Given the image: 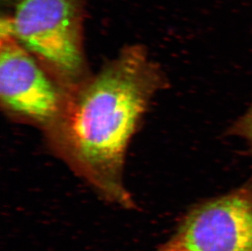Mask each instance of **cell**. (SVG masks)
<instances>
[{
  "instance_id": "cell-2",
  "label": "cell",
  "mask_w": 252,
  "mask_h": 251,
  "mask_svg": "<svg viewBox=\"0 0 252 251\" xmlns=\"http://www.w3.org/2000/svg\"><path fill=\"white\" fill-rule=\"evenodd\" d=\"M16 39L53 71L74 80L84 68L81 0H20L3 20Z\"/></svg>"
},
{
  "instance_id": "cell-5",
  "label": "cell",
  "mask_w": 252,
  "mask_h": 251,
  "mask_svg": "<svg viewBox=\"0 0 252 251\" xmlns=\"http://www.w3.org/2000/svg\"><path fill=\"white\" fill-rule=\"evenodd\" d=\"M228 134L245 140L252 153V103L245 114L228 129Z\"/></svg>"
},
{
  "instance_id": "cell-4",
  "label": "cell",
  "mask_w": 252,
  "mask_h": 251,
  "mask_svg": "<svg viewBox=\"0 0 252 251\" xmlns=\"http://www.w3.org/2000/svg\"><path fill=\"white\" fill-rule=\"evenodd\" d=\"M0 95L15 114L41 124H53L63 107L57 87L31 52L1 22Z\"/></svg>"
},
{
  "instance_id": "cell-3",
  "label": "cell",
  "mask_w": 252,
  "mask_h": 251,
  "mask_svg": "<svg viewBox=\"0 0 252 251\" xmlns=\"http://www.w3.org/2000/svg\"><path fill=\"white\" fill-rule=\"evenodd\" d=\"M154 251H252V176L238 188L191 207Z\"/></svg>"
},
{
  "instance_id": "cell-1",
  "label": "cell",
  "mask_w": 252,
  "mask_h": 251,
  "mask_svg": "<svg viewBox=\"0 0 252 251\" xmlns=\"http://www.w3.org/2000/svg\"><path fill=\"white\" fill-rule=\"evenodd\" d=\"M161 78L142 48L124 49L63 104L53 125L72 164L108 201L135 206L123 183L126 147Z\"/></svg>"
}]
</instances>
